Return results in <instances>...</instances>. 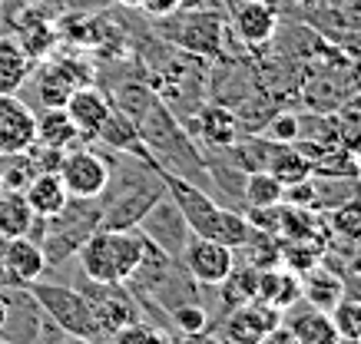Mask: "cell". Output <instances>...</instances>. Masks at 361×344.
Returning <instances> with one entry per match:
<instances>
[{"label": "cell", "instance_id": "5bb4252c", "mask_svg": "<svg viewBox=\"0 0 361 344\" xmlns=\"http://www.w3.org/2000/svg\"><path fill=\"white\" fill-rule=\"evenodd\" d=\"M60 40L56 37V20L47 17V11L40 7H27V11L17 17V46L30 60H40L54 50V44Z\"/></svg>", "mask_w": 361, "mask_h": 344}, {"label": "cell", "instance_id": "52a82bcc", "mask_svg": "<svg viewBox=\"0 0 361 344\" xmlns=\"http://www.w3.org/2000/svg\"><path fill=\"white\" fill-rule=\"evenodd\" d=\"M183 268H186L192 281L202 285V288H216L219 281H226L232 268H235V248L222 242H212V238H202V235H189L186 248L179 255Z\"/></svg>", "mask_w": 361, "mask_h": 344}, {"label": "cell", "instance_id": "d6986e66", "mask_svg": "<svg viewBox=\"0 0 361 344\" xmlns=\"http://www.w3.org/2000/svg\"><path fill=\"white\" fill-rule=\"evenodd\" d=\"M106 232V242H110V255H113V268H116V278L120 281H130L133 272L142 265V255H146V238H142L136 229H123V232Z\"/></svg>", "mask_w": 361, "mask_h": 344}, {"label": "cell", "instance_id": "9a60e30c", "mask_svg": "<svg viewBox=\"0 0 361 344\" xmlns=\"http://www.w3.org/2000/svg\"><path fill=\"white\" fill-rule=\"evenodd\" d=\"M196 129L212 149H229L242 136L239 116H235V110L226 106V103H206V106L196 113Z\"/></svg>", "mask_w": 361, "mask_h": 344}, {"label": "cell", "instance_id": "6da1fadb", "mask_svg": "<svg viewBox=\"0 0 361 344\" xmlns=\"http://www.w3.org/2000/svg\"><path fill=\"white\" fill-rule=\"evenodd\" d=\"M163 182H166V192L179 205V212H183V219H186L192 235L222 242V245H229V248H242L245 245V238L252 235V225L245 222V215H239L229 205H219L202 186H196V182H189L183 176L163 172Z\"/></svg>", "mask_w": 361, "mask_h": 344}, {"label": "cell", "instance_id": "2e32d148", "mask_svg": "<svg viewBox=\"0 0 361 344\" xmlns=\"http://www.w3.org/2000/svg\"><path fill=\"white\" fill-rule=\"evenodd\" d=\"M83 70L77 63H66V60H56V63H47L37 77V93H40V103L44 106H63L66 96L77 87H83Z\"/></svg>", "mask_w": 361, "mask_h": 344}, {"label": "cell", "instance_id": "4dcf8cb0", "mask_svg": "<svg viewBox=\"0 0 361 344\" xmlns=\"http://www.w3.org/2000/svg\"><path fill=\"white\" fill-rule=\"evenodd\" d=\"M259 136H265L269 143H295L298 139V116L288 110H275L269 120H265V126L259 129Z\"/></svg>", "mask_w": 361, "mask_h": 344}, {"label": "cell", "instance_id": "f1b7e54d", "mask_svg": "<svg viewBox=\"0 0 361 344\" xmlns=\"http://www.w3.org/2000/svg\"><path fill=\"white\" fill-rule=\"evenodd\" d=\"M329 314H331L335 331H338V341H358L361 344V301L341 298Z\"/></svg>", "mask_w": 361, "mask_h": 344}, {"label": "cell", "instance_id": "836d02e7", "mask_svg": "<svg viewBox=\"0 0 361 344\" xmlns=\"http://www.w3.org/2000/svg\"><path fill=\"white\" fill-rule=\"evenodd\" d=\"M345 83H348V100H361V56H351L345 67Z\"/></svg>", "mask_w": 361, "mask_h": 344}, {"label": "cell", "instance_id": "e0dca14e", "mask_svg": "<svg viewBox=\"0 0 361 344\" xmlns=\"http://www.w3.org/2000/svg\"><path fill=\"white\" fill-rule=\"evenodd\" d=\"M20 192L37 219H50V215H56L70 202V192L63 189V182H60L56 172H37Z\"/></svg>", "mask_w": 361, "mask_h": 344}, {"label": "cell", "instance_id": "d6a6232c", "mask_svg": "<svg viewBox=\"0 0 361 344\" xmlns=\"http://www.w3.org/2000/svg\"><path fill=\"white\" fill-rule=\"evenodd\" d=\"M183 7H186V0H142V11L149 13V17H156V20L183 11Z\"/></svg>", "mask_w": 361, "mask_h": 344}, {"label": "cell", "instance_id": "83f0119b", "mask_svg": "<svg viewBox=\"0 0 361 344\" xmlns=\"http://www.w3.org/2000/svg\"><path fill=\"white\" fill-rule=\"evenodd\" d=\"M329 229L351 245H361V196L329 212Z\"/></svg>", "mask_w": 361, "mask_h": 344}, {"label": "cell", "instance_id": "9c48e42d", "mask_svg": "<svg viewBox=\"0 0 361 344\" xmlns=\"http://www.w3.org/2000/svg\"><path fill=\"white\" fill-rule=\"evenodd\" d=\"M282 321V311L265 305V301L252 298L239 308L226 311L222 318V344H259L269 328Z\"/></svg>", "mask_w": 361, "mask_h": 344}, {"label": "cell", "instance_id": "8fae6325", "mask_svg": "<svg viewBox=\"0 0 361 344\" xmlns=\"http://www.w3.org/2000/svg\"><path fill=\"white\" fill-rule=\"evenodd\" d=\"M63 110H66V116L73 120V126H77V133L83 136V139H97L99 126L106 122V116H110V110H113V103L103 89L83 83V87H77L66 96Z\"/></svg>", "mask_w": 361, "mask_h": 344}, {"label": "cell", "instance_id": "ab89813d", "mask_svg": "<svg viewBox=\"0 0 361 344\" xmlns=\"http://www.w3.org/2000/svg\"><path fill=\"white\" fill-rule=\"evenodd\" d=\"M0 344H17V341H0Z\"/></svg>", "mask_w": 361, "mask_h": 344}, {"label": "cell", "instance_id": "484cf974", "mask_svg": "<svg viewBox=\"0 0 361 344\" xmlns=\"http://www.w3.org/2000/svg\"><path fill=\"white\" fill-rule=\"evenodd\" d=\"M312 189H315V205L325 212L338 209L348 199L361 196V179L358 176H312Z\"/></svg>", "mask_w": 361, "mask_h": 344}, {"label": "cell", "instance_id": "e575fe53", "mask_svg": "<svg viewBox=\"0 0 361 344\" xmlns=\"http://www.w3.org/2000/svg\"><path fill=\"white\" fill-rule=\"evenodd\" d=\"M259 344H298V338L292 334V328H288V324L279 321L275 328H269V331H265V338Z\"/></svg>", "mask_w": 361, "mask_h": 344}, {"label": "cell", "instance_id": "277c9868", "mask_svg": "<svg viewBox=\"0 0 361 344\" xmlns=\"http://www.w3.org/2000/svg\"><path fill=\"white\" fill-rule=\"evenodd\" d=\"M80 291L87 295L93 318H97L99 334H116L126 324L140 321V301L133 298V291L123 281H90L87 275H80Z\"/></svg>", "mask_w": 361, "mask_h": 344}, {"label": "cell", "instance_id": "8d00e7d4", "mask_svg": "<svg viewBox=\"0 0 361 344\" xmlns=\"http://www.w3.org/2000/svg\"><path fill=\"white\" fill-rule=\"evenodd\" d=\"M4 321H7V295L0 288V328H4Z\"/></svg>", "mask_w": 361, "mask_h": 344}, {"label": "cell", "instance_id": "d590c367", "mask_svg": "<svg viewBox=\"0 0 361 344\" xmlns=\"http://www.w3.org/2000/svg\"><path fill=\"white\" fill-rule=\"evenodd\" d=\"M54 344H93V338H80V334L56 331V341H54Z\"/></svg>", "mask_w": 361, "mask_h": 344}, {"label": "cell", "instance_id": "4fadbf2b", "mask_svg": "<svg viewBox=\"0 0 361 344\" xmlns=\"http://www.w3.org/2000/svg\"><path fill=\"white\" fill-rule=\"evenodd\" d=\"M255 298L272 305L285 314L298 298H302V275L285 268L282 262H275L269 268H259V288H255Z\"/></svg>", "mask_w": 361, "mask_h": 344}, {"label": "cell", "instance_id": "44dd1931", "mask_svg": "<svg viewBox=\"0 0 361 344\" xmlns=\"http://www.w3.org/2000/svg\"><path fill=\"white\" fill-rule=\"evenodd\" d=\"M37 215L30 212L20 189H0V235L4 238H20L30 235Z\"/></svg>", "mask_w": 361, "mask_h": 344}, {"label": "cell", "instance_id": "f35d334b", "mask_svg": "<svg viewBox=\"0 0 361 344\" xmlns=\"http://www.w3.org/2000/svg\"><path fill=\"white\" fill-rule=\"evenodd\" d=\"M285 7H298V4H302V0H282Z\"/></svg>", "mask_w": 361, "mask_h": 344}, {"label": "cell", "instance_id": "5b68a950", "mask_svg": "<svg viewBox=\"0 0 361 344\" xmlns=\"http://www.w3.org/2000/svg\"><path fill=\"white\" fill-rule=\"evenodd\" d=\"M56 176L63 182V189L70 192V199H99L106 186H110V166L97 149H66Z\"/></svg>", "mask_w": 361, "mask_h": 344}, {"label": "cell", "instance_id": "3957f363", "mask_svg": "<svg viewBox=\"0 0 361 344\" xmlns=\"http://www.w3.org/2000/svg\"><path fill=\"white\" fill-rule=\"evenodd\" d=\"M163 20V37L176 50L196 56H219L222 53V37H226V20L222 13L209 11H189V13H169L159 17Z\"/></svg>", "mask_w": 361, "mask_h": 344}, {"label": "cell", "instance_id": "74e56055", "mask_svg": "<svg viewBox=\"0 0 361 344\" xmlns=\"http://www.w3.org/2000/svg\"><path fill=\"white\" fill-rule=\"evenodd\" d=\"M123 7H142V0H120Z\"/></svg>", "mask_w": 361, "mask_h": 344}, {"label": "cell", "instance_id": "30bf717a", "mask_svg": "<svg viewBox=\"0 0 361 344\" xmlns=\"http://www.w3.org/2000/svg\"><path fill=\"white\" fill-rule=\"evenodd\" d=\"M37 139V113L17 93H0V155L27 153Z\"/></svg>", "mask_w": 361, "mask_h": 344}, {"label": "cell", "instance_id": "7402d4cb", "mask_svg": "<svg viewBox=\"0 0 361 344\" xmlns=\"http://www.w3.org/2000/svg\"><path fill=\"white\" fill-rule=\"evenodd\" d=\"M298 338V344H338V331L331 324L329 311H318L308 305L305 311L292 314V321H285Z\"/></svg>", "mask_w": 361, "mask_h": 344}, {"label": "cell", "instance_id": "f546056e", "mask_svg": "<svg viewBox=\"0 0 361 344\" xmlns=\"http://www.w3.org/2000/svg\"><path fill=\"white\" fill-rule=\"evenodd\" d=\"M113 344H176V341L169 331L156 328V324H146L140 318V321L126 324V328H120V331L113 334Z\"/></svg>", "mask_w": 361, "mask_h": 344}, {"label": "cell", "instance_id": "ac0fdd59", "mask_svg": "<svg viewBox=\"0 0 361 344\" xmlns=\"http://www.w3.org/2000/svg\"><path fill=\"white\" fill-rule=\"evenodd\" d=\"M302 298L318 311H331L345 298V281H341L329 265L318 262L315 268H308L305 278H302Z\"/></svg>", "mask_w": 361, "mask_h": 344}, {"label": "cell", "instance_id": "d4e9b609", "mask_svg": "<svg viewBox=\"0 0 361 344\" xmlns=\"http://www.w3.org/2000/svg\"><path fill=\"white\" fill-rule=\"evenodd\" d=\"M265 169H269L282 186H292V182H302V179L312 176V159H308L295 143H285V146H275L272 149Z\"/></svg>", "mask_w": 361, "mask_h": 344}, {"label": "cell", "instance_id": "603a6c76", "mask_svg": "<svg viewBox=\"0 0 361 344\" xmlns=\"http://www.w3.org/2000/svg\"><path fill=\"white\" fill-rule=\"evenodd\" d=\"M239 202H245V209H272L282 202V182L269 169H252L242 176Z\"/></svg>", "mask_w": 361, "mask_h": 344}, {"label": "cell", "instance_id": "cb8c5ba5", "mask_svg": "<svg viewBox=\"0 0 361 344\" xmlns=\"http://www.w3.org/2000/svg\"><path fill=\"white\" fill-rule=\"evenodd\" d=\"M33 60L23 53L17 40L0 37V93H20V87L30 79Z\"/></svg>", "mask_w": 361, "mask_h": 344}, {"label": "cell", "instance_id": "ba28073f", "mask_svg": "<svg viewBox=\"0 0 361 344\" xmlns=\"http://www.w3.org/2000/svg\"><path fill=\"white\" fill-rule=\"evenodd\" d=\"M229 23L242 44L259 50V46L272 44L279 34V7L272 0H232Z\"/></svg>", "mask_w": 361, "mask_h": 344}, {"label": "cell", "instance_id": "8992f818", "mask_svg": "<svg viewBox=\"0 0 361 344\" xmlns=\"http://www.w3.org/2000/svg\"><path fill=\"white\" fill-rule=\"evenodd\" d=\"M136 232H140L149 245H156L159 252H166L169 258L183 255L189 235H192V232H189V225H186V219H183V212H179V205L173 202V196H169V192H166L163 199H159L153 209L142 215L140 225H136Z\"/></svg>", "mask_w": 361, "mask_h": 344}, {"label": "cell", "instance_id": "4316f807", "mask_svg": "<svg viewBox=\"0 0 361 344\" xmlns=\"http://www.w3.org/2000/svg\"><path fill=\"white\" fill-rule=\"evenodd\" d=\"M335 129H338V146L351 155H361V106L358 103H341L335 110Z\"/></svg>", "mask_w": 361, "mask_h": 344}, {"label": "cell", "instance_id": "7a4b0ae2", "mask_svg": "<svg viewBox=\"0 0 361 344\" xmlns=\"http://www.w3.org/2000/svg\"><path fill=\"white\" fill-rule=\"evenodd\" d=\"M27 291L33 295V301L40 305L47 318L54 321V328L66 334H80V338H93L97 341V318H93V308H90L87 295L80 288H70V285H50V281H30Z\"/></svg>", "mask_w": 361, "mask_h": 344}, {"label": "cell", "instance_id": "ffe728a7", "mask_svg": "<svg viewBox=\"0 0 361 344\" xmlns=\"http://www.w3.org/2000/svg\"><path fill=\"white\" fill-rule=\"evenodd\" d=\"M80 139L73 120L66 116L63 106H47L44 116H37V139L33 143L50 146V149H70Z\"/></svg>", "mask_w": 361, "mask_h": 344}, {"label": "cell", "instance_id": "1f68e13d", "mask_svg": "<svg viewBox=\"0 0 361 344\" xmlns=\"http://www.w3.org/2000/svg\"><path fill=\"white\" fill-rule=\"evenodd\" d=\"M169 318H173L176 328L183 334H189V338H199V334H206V328H209V311L202 308V301L179 305V308L169 311Z\"/></svg>", "mask_w": 361, "mask_h": 344}, {"label": "cell", "instance_id": "7c38bea8", "mask_svg": "<svg viewBox=\"0 0 361 344\" xmlns=\"http://www.w3.org/2000/svg\"><path fill=\"white\" fill-rule=\"evenodd\" d=\"M0 265L7 272V281H11V285H30L37 278H44L47 255L37 238L20 235V238H7L4 255H0Z\"/></svg>", "mask_w": 361, "mask_h": 344}]
</instances>
